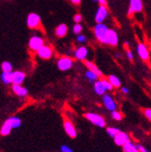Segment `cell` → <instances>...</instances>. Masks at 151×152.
I'll return each mask as SVG.
<instances>
[{
  "mask_svg": "<svg viewBox=\"0 0 151 152\" xmlns=\"http://www.w3.org/2000/svg\"><path fill=\"white\" fill-rule=\"evenodd\" d=\"M109 28L104 23H96L94 27V35L96 40L103 45H107V36Z\"/></svg>",
  "mask_w": 151,
  "mask_h": 152,
  "instance_id": "obj_1",
  "label": "cell"
},
{
  "mask_svg": "<svg viewBox=\"0 0 151 152\" xmlns=\"http://www.w3.org/2000/svg\"><path fill=\"white\" fill-rule=\"evenodd\" d=\"M84 116L86 120H88L90 123H92L94 125H96L100 128H103L106 126L105 119L101 115H99V114L95 113V112H86Z\"/></svg>",
  "mask_w": 151,
  "mask_h": 152,
  "instance_id": "obj_2",
  "label": "cell"
},
{
  "mask_svg": "<svg viewBox=\"0 0 151 152\" xmlns=\"http://www.w3.org/2000/svg\"><path fill=\"white\" fill-rule=\"evenodd\" d=\"M57 66H58V69L61 72L70 71L73 66V59L67 56L61 57L58 59Z\"/></svg>",
  "mask_w": 151,
  "mask_h": 152,
  "instance_id": "obj_3",
  "label": "cell"
},
{
  "mask_svg": "<svg viewBox=\"0 0 151 152\" xmlns=\"http://www.w3.org/2000/svg\"><path fill=\"white\" fill-rule=\"evenodd\" d=\"M44 45V38L39 36V35H33L28 42V47L31 51L37 52L40 48H42Z\"/></svg>",
  "mask_w": 151,
  "mask_h": 152,
  "instance_id": "obj_4",
  "label": "cell"
},
{
  "mask_svg": "<svg viewBox=\"0 0 151 152\" xmlns=\"http://www.w3.org/2000/svg\"><path fill=\"white\" fill-rule=\"evenodd\" d=\"M26 24L30 29H37L41 25V17L37 13H30L26 19Z\"/></svg>",
  "mask_w": 151,
  "mask_h": 152,
  "instance_id": "obj_5",
  "label": "cell"
},
{
  "mask_svg": "<svg viewBox=\"0 0 151 152\" xmlns=\"http://www.w3.org/2000/svg\"><path fill=\"white\" fill-rule=\"evenodd\" d=\"M136 53L138 57L143 61H149L150 59V51L147 45L144 43H138L136 45Z\"/></svg>",
  "mask_w": 151,
  "mask_h": 152,
  "instance_id": "obj_6",
  "label": "cell"
},
{
  "mask_svg": "<svg viewBox=\"0 0 151 152\" xmlns=\"http://www.w3.org/2000/svg\"><path fill=\"white\" fill-rule=\"evenodd\" d=\"M109 16V10L107 9V6L99 5L95 14V20L96 23H103L107 20Z\"/></svg>",
  "mask_w": 151,
  "mask_h": 152,
  "instance_id": "obj_7",
  "label": "cell"
},
{
  "mask_svg": "<svg viewBox=\"0 0 151 152\" xmlns=\"http://www.w3.org/2000/svg\"><path fill=\"white\" fill-rule=\"evenodd\" d=\"M88 54H89L88 48L86 47H85V45H81V47L77 48L74 50L73 56L76 60H79V61H85L88 57Z\"/></svg>",
  "mask_w": 151,
  "mask_h": 152,
  "instance_id": "obj_8",
  "label": "cell"
},
{
  "mask_svg": "<svg viewBox=\"0 0 151 152\" xmlns=\"http://www.w3.org/2000/svg\"><path fill=\"white\" fill-rule=\"evenodd\" d=\"M36 54L42 59H49L53 56V49L50 45H44L42 48H40L37 50Z\"/></svg>",
  "mask_w": 151,
  "mask_h": 152,
  "instance_id": "obj_9",
  "label": "cell"
},
{
  "mask_svg": "<svg viewBox=\"0 0 151 152\" xmlns=\"http://www.w3.org/2000/svg\"><path fill=\"white\" fill-rule=\"evenodd\" d=\"M143 10V1L142 0H130L128 15H133V13H138Z\"/></svg>",
  "mask_w": 151,
  "mask_h": 152,
  "instance_id": "obj_10",
  "label": "cell"
},
{
  "mask_svg": "<svg viewBox=\"0 0 151 152\" xmlns=\"http://www.w3.org/2000/svg\"><path fill=\"white\" fill-rule=\"evenodd\" d=\"M102 101L105 106V108L109 111H113L117 110V104L113 97L109 94H104L102 96Z\"/></svg>",
  "mask_w": 151,
  "mask_h": 152,
  "instance_id": "obj_11",
  "label": "cell"
},
{
  "mask_svg": "<svg viewBox=\"0 0 151 152\" xmlns=\"http://www.w3.org/2000/svg\"><path fill=\"white\" fill-rule=\"evenodd\" d=\"M63 126H64V130L66 132V134L70 136L71 138H75L77 136V132L76 129H75L73 124L70 120L68 119H64L63 121Z\"/></svg>",
  "mask_w": 151,
  "mask_h": 152,
  "instance_id": "obj_12",
  "label": "cell"
},
{
  "mask_svg": "<svg viewBox=\"0 0 151 152\" xmlns=\"http://www.w3.org/2000/svg\"><path fill=\"white\" fill-rule=\"evenodd\" d=\"M119 44V35L114 29H109L107 36V45L110 47H117Z\"/></svg>",
  "mask_w": 151,
  "mask_h": 152,
  "instance_id": "obj_13",
  "label": "cell"
},
{
  "mask_svg": "<svg viewBox=\"0 0 151 152\" xmlns=\"http://www.w3.org/2000/svg\"><path fill=\"white\" fill-rule=\"evenodd\" d=\"M128 141H130V137L126 133L120 131L114 137V142L117 146L123 147L124 144H126Z\"/></svg>",
  "mask_w": 151,
  "mask_h": 152,
  "instance_id": "obj_14",
  "label": "cell"
},
{
  "mask_svg": "<svg viewBox=\"0 0 151 152\" xmlns=\"http://www.w3.org/2000/svg\"><path fill=\"white\" fill-rule=\"evenodd\" d=\"M12 76H13V83H16V85H21L26 78V74L20 71L12 72Z\"/></svg>",
  "mask_w": 151,
  "mask_h": 152,
  "instance_id": "obj_15",
  "label": "cell"
},
{
  "mask_svg": "<svg viewBox=\"0 0 151 152\" xmlns=\"http://www.w3.org/2000/svg\"><path fill=\"white\" fill-rule=\"evenodd\" d=\"M12 90L13 92L19 96H26L28 95V90L24 86H22L21 85H16V83H13L12 85Z\"/></svg>",
  "mask_w": 151,
  "mask_h": 152,
  "instance_id": "obj_16",
  "label": "cell"
},
{
  "mask_svg": "<svg viewBox=\"0 0 151 152\" xmlns=\"http://www.w3.org/2000/svg\"><path fill=\"white\" fill-rule=\"evenodd\" d=\"M68 31H69V29H68V26L65 23H60L55 29V34L58 38H62V37H64V36L67 35Z\"/></svg>",
  "mask_w": 151,
  "mask_h": 152,
  "instance_id": "obj_17",
  "label": "cell"
},
{
  "mask_svg": "<svg viewBox=\"0 0 151 152\" xmlns=\"http://www.w3.org/2000/svg\"><path fill=\"white\" fill-rule=\"evenodd\" d=\"M94 91L97 96H103L106 94V88L102 83V80H97L94 83Z\"/></svg>",
  "mask_w": 151,
  "mask_h": 152,
  "instance_id": "obj_18",
  "label": "cell"
},
{
  "mask_svg": "<svg viewBox=\"0 0 151 152\" xmlns=\"http://www.w3.org/2000/svg\"><path fill=\"white\" fill-rule=\"evenodd\" d=\"M85 66L87 68L88 70H90V71H92V72H96L97 75L99 76V77H101V76L103 75L102 72L99 70V68L97 67L94 62H92L91 60H87V59H85Z\"/></svg>",
  "mask_w": 151,
  "mask_h": 152,
  "instance_id": "obj_19",
  "label": "cell"
},
{
  "mask_svg": "<svg viewBox=\"0 0 151 152\" xmlns=\"http://www.w3.org/2000/svg\"><path fill=\"white\" fill-rule=\"evenodd\" d=\"M12 129L13 128H12V125H11V121H10L9 119H7L4 123V124L2 125L1 130H0V134H1L2 135H4V136L9 135L10 134Z\"/></svg>",
  "mask_w": 151,
  "mask_h": 152,
  "instance_id": "obj_20",
  "label": "cell"
},
{
  "mask_svg": "<svg viewBox=\"0 0 151 152\" xmlns=\"http://www.w3.org/2000/svg\"><path fill=\"white\" fill-rule=\"evenodd\" d=\"M1 81L5 83V85H10V83H13L12 72H3L1 74Z\"/></svg>",
  "mask_w": 151,
  "mask_h": 152,
  "instance_id": "obj_21",
  "label": "cell"
},
{
  "mask_svg": "<svg viewBox=\"0 0 151 152\" xmlns=\"http://www.w3.org/2000/svg\"><path fill=\"white\" fill-rule=\"evenodd\" d=\"M107 79L111 83V85L113 86V87H114V88H120V86H122V82H120V78L115 74L109 75Z\"/></svg>",
  "mask_w": 151,
  "mask_h": 152,
  "instance_id": "obj_22",
  "label": "cell"
},
{
  "mask_svg": "<svg viewBox=\"0 0 151 152\" xmlns=\"http://www.w3.org/2000/svg\"><path fill=\"white\" fill-rule=\"evenodd\" d=\"M123 152H140L136 148V145H134L131 141H128L126 144H124L123 146Z\"/></svg>",
  "mask_w": 151,
  "mask_h": 152,
  "instance_id": "obj_23",
  "label": "cell"
},
{
  "mask_svg": "<svg viewBox=\"0 0 151 152\" xmlns=\"http://www.w3.org/2000/svg\"><path fill=\"white\" fill-rule=\"evenodd\" d=\"M85 78L89 81L90 83H94L96 81L98 80L99 76L97 75L96 72H92V71H90V70L87 69V71L85 72Z\"/></svg>",
  "mask_w": 151,
  "mask_h": 152,
  "instance_id": "obj_24",
  "label": "cell"
},
{
  "mask_svg": "<svg viewBox=\"0 0 151 152\" xmlns=\"http://www.w3.org/2000/svg\"><path fill=\"white\" fill-rule=\"evenodd\" d=\"M10 121H11V125L12 128H18L21 125V120L19 117H10L9 118Z\"/></svg>",
  "mask_w": 151,
  "mask_h": 152,
  "instance_id": "obj_25",
  "label": "cell"
},
{
  "mask_svg": "<svg viewBox=\"0 0 151 152\" xmlns=\"http://www.w3.org/2000/svg\"><path fill=\"white\" fill-rule=\"evenodd\" d=\"M119 132H120V129H118L116 127H108L107 128V133H108V134L110 136V137H112V138H114L115 135Z\"/></svg>",
  "mask_w": 151,
  "mask_h": 152,
  "instance_id": "obj_26",
  "label": "cell"
},
{
  "mask_svg": "<svg viewBox=\"0 0 151 152\" xmlns=\"http://www.w3.org/2000/svg\"><path fill=\"white\" fill-rule=\"evenodd\" d=\"M1 69L3 72H12V64L9 61H4L2 64H1Z\"/></svg>",
  "mask_w": 151,
  "mask_h": 152,
  "instance_id": "obj_27",
  "label": "cell"
},
{
  "mask_svg": "<svg viewBox=\"0 0 151 152\" xmlns=\"http://www.w3.org/2000/svg\"><path fill=\"white\" fill-rule=\"evenodd\" d=\"M82 25L81 24V23H75L74 25H73V27H72V33L74 34H82Z\"/></svg>",
  "mask_w": 151,
  "mask_h": 152,
  "instance_id": "obj_28",
  "label": "cell"
},
{
  "mask_svg": "<svg viewBox=\"0 0 151 152\" xmlns=\"http://www.w3.org/2000/svg\"><path fill=\"white\" fill-rule=\"evenodd\" d=\"M111 117H112L113 120L118 121L123 120V115H122V113H120V111H118L117 110L111 111Z\"/></svg>",
  "mask_w": 151,
  "mask_h": 152,
  "instance_id": "obj_29",
  "label": "cell"
},
{
  "mask_svg": "<svg viewBox=\"0 0 151 152\" xmlns=\"http://www.w3.org/2000/svg\"><path fill=\"white\" fill-rule=\"evenodd\" d=\"M102 83H103V85H104V86L107 91H111L113 88H114L113 86L111 85V83L108 79H102Z\"/></svg>",
  "mask_w": 151,
  "mask_h": 152,
  "instance_id": "obj_30",
  "label": "cell"
},
{
  "mask_svg": "<svg viewBox=\"0 0 151 152\" xmlns=\"http://www.w3.org/2000/svg\"><path fill=\"white\" fill-rule=\"evenodd\" d=\"M76 41L79 44H85L87 41V37L85 34H77L76 35Z\"/></svg>",
  "mask_w": 151,
  "mask_h": 152,
  "instance_id": "obj_31",
  "label": "cell"
},
{
  "mask_svg": "<svg viewBox=\"0 0 151 152\" xmlns=\"http://www.w3.org/2000/svg\"><path fill=\"white\" fill-rule=\"evenodd\" d=\"M143 113H144V115L147 117V119L149 121H151V109H148V108L144 109L143 110Z\"/></svg>",
  "mask_w": 151,
  "mask_h": 152,
  "instance_id": "obj_32",
  "label": "cell"
},
{
  "mask_svg": "<svg viewBox=\"0 0 151 152\" xmlns=\"http://www.w3.org/2000/svg\"><path fill=\"white\" fill-rule=\"evenodd\" d=\"M73 20H74L75 23H81L82 20V16L79 13H76L73 16Z\"/></svg>",
  "mask_w": 151,
  "mask_h": 152,
  "instance_id": "obj_33",
  "label": "cell"
},
{
  "mask_svg": "<svg viewBox=\"0 0 151 152\" xmlns=\"http://www.w3.org/2000/svg\"><path fill=\"white\" fill-rule=\"evenodd\" d=\"M126 58L130 60V61H133V58H134V56H133V51L132 50H130V49H126Z\"/></svg>",
  "mask_w": 151,
  "mask_h": 152,
  "instance_id": "obj_34",
  "label": "cell"
},
{
  "mask_svg": "<svg viewBox=\"0 0 151 152\" xmlns=\"http://www.w3.org/2000/svg\"><path fill=\"white\" fill-rule=\"evenodd\" d=\"M60 149H61V152H73L71 148H69V147L66 146V145L61 146V148H60Z\"/></svg>",
  "mask_w": 151,
  "mask_h": 152,
  "instance_id": "obj_35",
  "label": "cell"
},
{
  "mask_svg": "<svg viewBox=\"0 0 151 152\" xmlns=\"http://www.w3.org/2000/svg\"><path fill=\"white\" fill-rule=\"evenodd\" d=\"M120 91H122V93L124 94V95H128L130 93V89L126 87V86H122L120 87Z\"/></svg>",
  "mask_w": 151,
  "mask_h": 152,
  "instance_id": "obj_36",
  "label": "cell"
},
{
  "mask_svg": "<svg viewBox=\"0 0 151 152\" xmlns=\"http://www.w3.org/2000/svg\"><path fill=\"white\" fill-rule=\"evenodd\" d=\"M136 148H138V150L140 151V152H148L144 147H143V146H141V145H139V144H138V145H136Z\"/></svg>",
  "mask_w": 151,
  "mask_h": 152,
  "instance_id": "obj_37",
  "label": "cell"
},
{
  "mask_svg": "<svg viewBox=\"0 0 151 152\" xmlns=\"http://www.w3.org/2000/svg\"><path fill=\"white\" fill-rule=\"evenodd\" d=\"M98 4L101 6H107L108 2H107V0H98Z\"/></svg>",
  "mask_w": 151,
  "mask_h": 152,
  "instance_id": "obj_38",
  "label": "cell"
},
{
  "mask_svg": "<svg viewBox=\"0 0 151 152\" xmlns=\"http://www.w3.org/2000/svg\"><path fill=\"white\" fill-rule=\"evenodd\" d=\"M70 1L74 5H79V4H81L82 0H70Z\"/></svg>",
  "mask_w": 151,
  "mask_h": 152,
  "instance_id": "obj_39",
  "label": "cell"
},
{
  "mask_svg": "<svg viewBox=\"0 0 151 152\" xmlns=\"http://www.w3.org/2000/svg\"><path fill=\"white\" fill-rule=\"evenodd\" d=\"M114 57H115L116 59H120V58H122V54H120V52H116V53H115V55H114Z\"/></svg>",
  "mask_w": 151,
  "mask_h": 152,
  "instance_id": "obj_40",
  "label": "cell"
},
{
  "mask_svg": "<svg viewBox=\"0 0 151 152\" xmlns=\"http://www.w3.org/2000/svg\"><path fill=\"white\" fill-rule=\"evenodd\" d=\"M123 45H124V47H125V48H129V45H130V42H129V41H124Z\"/></svg>",
  "mask_w": 151,
  "mask_h": 152,
  "instance_id": "obj_41",
  "label": "cell"
},
{
  "mask_svg": "<svg viewBox=\"0 0 151 152\" xmlns=\"http://www.w3.org/2000/svg\"><path fill=\"white\" fill-rule=\"evenodd\" d=\"M92 2H94V3H98V0H92Z\"/></svg>",
  "mask_w": 151,
  "mask_h": 152,
  "instance_id": "obj_42",
  "label": "cell"
},
{
  "mask_svg": "<svg viewBox=\"0 0 151 152\" xmlns=\"http://www.w3.org/2000/svg\"><path fill=\"white\" fill-rule=\"evenodd\" d=\"M149 64H150V67H151V58H150V59H149Z\"/></svg>",
  "mask_w": 151,
  "mask_h": 152,
  "instance_id": "obj_43",
  "label": "cell"
}]
</instances>
